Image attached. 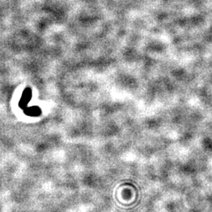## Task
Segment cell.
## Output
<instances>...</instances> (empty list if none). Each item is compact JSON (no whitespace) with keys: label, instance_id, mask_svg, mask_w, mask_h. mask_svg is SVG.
I'll list each match as a JSON object with an SVG mask.
<instances>
[{"label":"cell","instance_id":"7a4b0ae2","mask_svg":"<svg viewBox=\"0 0 212 212\" xmlns=\"http://www.w3.org/2000/svg\"><path fill=\"white\" fill-rule=\"evenodd\" d=\"M25 113L28 116H39L41 113V110L39 107H31V108L27 109Z\"/></svg>","mask_w":212,"mask_h":212},{"label":"cell","instance_id":"6da1fadb","mask_svg":"<svg viewBox=\"0 0 212 212\" xmlns=\"http://www.w3.org/2000/svg\"><path fill=\"white\" fill-rule=\"evenodd\" d=\"M31 96H32V92H31L30 89H26L24 90V93L22 95L21 101H20V106L22 109H25L27 106L29 100H30Z\"/></svg>","mask_w":212,"mask_h":212}]
</instances>
